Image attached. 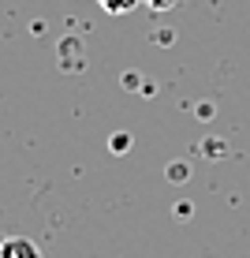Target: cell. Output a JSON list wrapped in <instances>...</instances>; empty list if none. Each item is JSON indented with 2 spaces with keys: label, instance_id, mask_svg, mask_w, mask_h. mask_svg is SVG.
Here are the masks:
<instances>
[{
  "label": "cell",
  "instance_id": "cell-1",
  "mask_svg": "<svg viewBox=\"0 0 250 258\" xmlns=\"http://www.w3.org/2000/svg\"><path fill=\"white\" fill-rule=\"evenodd\" d=\"M0 258H41V251L26 236H0Z\"/></svg>",
  "mask_w": 250,
  "mask_h": 258
},
{
  "label": "cell",
  "instance_id": "cell-3",
  "mask_svg": "<svg viewBox=\"0 0 250 258\" xmlns=\"http://www.w3.org/2000/svg\"><path fill=\"white\" fill-rule=\"evenodd\" d=\"M146 4H149V8H153V12H164V8H172V4H176V0H146Z\"/></svg>",
  "mask_w": 250,
  "mask_h": 258
},
{
  "label": "cell",
  "instance_id": "cell-2",
  "mask_svg": "<svg viewBox=\"0 0 250 258\" xmlns=\"http://www.w3.org/2000/svg\"><path fill=\"white\" fill-rule=\"evenodd\" d=\"M142 4V0H101V8L109 15H123V12H135V8Z\"/></svg>",
  "mask_w": 250,
  "mask_h": 258
}]
</instances>
